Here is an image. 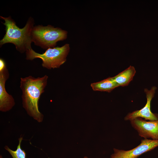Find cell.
Masks as SVG:
<instances>
[{
	"label": "cell",
	"instance_id": "cell-1",
	"mask_svg": "<svg viewBox=\"0 0 158 158\" xmlns=\"http://www.w3.org/2000/svg\"><path fill=\"white\" fill-rule=\"evenodd\" d=\"M48 77L46 75L35 78L29 76L20 78V87L23 108L28 114L38 122H42L43 115L40 111L38 102L47 84Z\"/></svg>",
	"mask_w": 158,
	"mask_h": 158
},
{
	"label": "cell",
	"instance_id": "cell-2",
	"mask_svg": "<svg viewBox=\"0 0 158 158\" xmlns=\"http://www.w3.org/2000/svg\"><path fill=\"white\" fill-rule=\"evenodd\" d=\"M5 22L2 23L5 26L6 33L0 41L1 47L7 43H11L15 46L16 50L21 53L32 49V42L31 32L35 24L34 19L29 17L25 26L22 28L17 26L15 22L10 16L8 17L0 16Z\"/></svg>",
	"mask_w": 158,
	"mask_h": 158
},
{
	"label": "cell",
	"instance_id": "cell-3",
	"mask_svg": "<svg viewBox=\"0 0 158 158\" xmlns=\"http://www.w3.org/2000/svg\"><path fill=\"white\" fill-rule=\"evenodd\" d=\"M68 32L59 28L50 25L34 26L31 32L32 42L43 49L55 47L57 42L66 39Z\"/></svg>",
	"mask_w": 158,
	"mask_h": 158
},
{
	"label": "cell",
	"instance_id": "cell-4",
	"mask_svg": "<svg viewBox=\"0 0 158 158\" xmlns=\"http://www.w3.org/2000/svg\"><path fill=\"white\" fill-rule=\"evenodd\" d=\"M70 49L68 44L61 47L48 49L42 54L36 52L32 48L25 52L26 59L32 61L35 58H40L42 60L43 67L48 69L58 68L66 61Z\"/></svg>",
	"mask_w": 158,
	"mask_h": 158
},
{
	"label": "cell",
	"instance_id": "cell-5",
	"mask_svg": "<svg viewBox=\"0 0 158 158\" xmlns=\"http://www.w3.org/2000/svg\"><path fill=\"white\" fill-rule=\"evenodd\" d=\"M158 146V140H142L140 143L133 149L125 150L114 148L110 158H137L143 154Z\"/></svg>",
	"mask_w": 158,
	"mask_h": 158
},
{
	"label": "cell",
	"instance_id": "cell-6",
	"mask_svg": "<svg viewBox=\"0 0 158 158\" xmlns=\"http://www.w3.org/2000/svg\"><path fill=\"white\" fill-rule=\"evenodd\" d=\"M130 121L131 126L141 137L145 139L150 138L158 140V120L148 121L138 117Z\"/></svg>",
	"mask_w": 158,
	"mask_h": 158
},
{
	"label": "cell",
	"instance_id": "cell-7",
	"mask_svg": "<svg viewBox=\"0 0 158 158\" xmlns=\"http://www.w3.org/2000/svg\"><path fill=\"white\" fill-rule=\"evenodd\" d=\"M157 88L152 86L150 90L144 89L146 95L147 102L145 105L139 110H137L128 113L124 117L125 121H131L135 118L140 117L144 118L145 120L154 121L158 120V114H154L151 110V102L154 97Z\"/></svg>",
	"mask_w": 158,
	"mask_h": 158
},
{
	"label": "cell",
	"instance_id": "cell-8",
	"mask_svg": "<svg viewBox=\"0 0 158 158\" xmlns=\"http://www.w3.org/2000/svg\"><path fill=\"white\" fill-rule=\"evenodd\" d=\"M9 77L7 68L0 71V110L4 112L11 110L15 104L14 98L7 93L5 87V83Z\"/></svg>",
	"mask_w": 158,
	"mask_h": 158
},
{
	"label": "cell",
	"instance_id": "cell-9",
	"mask_svg": "<svg viewBox=\"0 0 158 158\" xmlns=\"http://www.w3.org/2000/svg\"><path fill=\"white\" fill-rule=\"evenodd\" d=\"M119 86L114 77H109L100 81L92 83L91 87L94 91L111 92Z\"/></svg>",
	"mask_w": 158,
	"mask_h": 158
},
{
	"label": "cell",
	"instance_id": "cell-10",
	"mask_svg": "<svg viewBox=\"0 0 158 158\" xmlns=\"http://www.w3.org/2000/svg\"><path fill=\"white\" fill-rule=\"evenodd\" d=\"M135 73L134 67L130 66L113 77L119 86L124 87L128 85L133 79Z\"/></svg>",
	"mask_w": 158,
	"mask_h": 158
},
{
	"label": "cell",
	"instance_id": "cell-11",
	"mask_svg": "<svg viewBox=\"0 0 158 158\" xmlns=\"http://www.w3.org/2000/svg\"><path fill=\"white\" fill-rule=\"evenodd\" d=\"M23 138L20 137L19 139V143L17 148L15 151L10 149L8 147L6 146L5 148L12 156L13 158H26V153L25 151L21 148L20 144Z\"/></svg>",
	"mask_w": 158,
	"mask_h": 158
},
{
	"label": "cell",
	"instance_id": "cell-12",
	"mask_svg": "<svg viewBox=\"0 0 158 158\" xmlns=\"http://www.w3.org/2000/svg\"><path fill=\"white\" fill-rule=\"evenodd\" d=\"M6 68L5 61L2 58L0 59V71H1Z\"/></svg>",
	"mask_w": 158,
	"mask_h": 158
},
{
	"label": "cell",
	"instance_id": "cell-13",
	"mask_svg": "<svg viewBox=\"0 0 158 158\" xmlns=\"http://www.w3.org/2000/svg\"><path fill=\"white\" fill-rule=\"evenodd\" d=\"M84 158H88L87 157H85Z\"/></svg>",
	"mask_w": 158,
	"mask_h": 158
},
{
	"label": "cell",
	"instance_id": "cell-14",
	"mask_svg": "<svg viewBox=\"0 0 158 158\" xmlns=\"http://www.w3.org/2000/svg\"><path fill=\"white\" fill-rule=\"evenodd\" d=\"M0 158H2V157L1 156V157H0Z\"/></svg>",
	"mask_w": 158,
	"mask_h": 158
}]
</instances>
